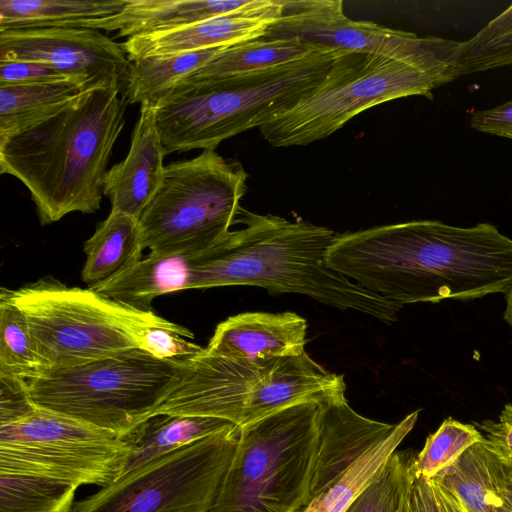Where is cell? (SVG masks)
Returning <instances> with one entry per match:
<instances>
[{
    "label": "cell",
    "instance_id": "52a82bcc",
    "mask_svg": "<svg viewBox=\"0 0 512 512\" xmlns=\"http://www.w3.org/2000/svg\"><path fill=\"white\" fill-rule=\"evenodd\" d=\"M2 288L25 315L43 370L141 349L147 329L178 325L50 275L14 290Z\"/></svg>",
    "mask_w": 512,
    "mask_h": 512
},
{
    "label": "cell",
    "instance_id": "f1b7e54d",
    "mask_svg": "<svg viewBox=\"0 0 512 512\" xmlns=\"http://www.w3.org/2000/svg\"><path fill=\"white\" fill-rule=\"evenodd\" d=\"M77 488L45 476L0 471V512H71Z\"/></svg>",
    "mask_w": 512,
    "mask_h": 512
},
{
    "label": "cell",
    "instance_id": "d6986e66",
    "mask_svg": "<svg viewBox=\"0 0 512 512\" xmlns=\"http://www.w3.org/2000/svg\"><path fill=\"white\" fill-rule=\"evenodd\" d=\"M251 0H127L118 13L85 20L78 27L106 32L118 31L121 37L179 29L215 16L238 10Z\"/></svg>",
    "mask_w": 512,
    "mask_h": 512
},
{
    "label": "cell",
    "instance_id": "83f0119b",
    "mask_svg": "<svg viewBox=\"0 0 512 512\" xmlns=\"http://www.w3.org/2000/svg\"><path fill=\"white\" fill-rule=\"evenodd\" d=\"M225 48V47H224ZM223 48L131 61L123 87L127 104H155L167 91L211 61Z\"/></svg>",
    "mask_w": 512,
    "mask_h": 512
},
{
    "label": "cell",
    "instance_id": "2e32d148",
    "mask_svg": "<svg viewBox=\"0 0 512 512\" xmlns=\"http://www.w3.org/2000/svg\"><path fill=\"white\" fill-rule=\"evenodd\" d=\"M345 390L340 388L318 402V445L306 503L344 475L395 427L357 413L349 405Z\"/></svg>",
    "mask_w": 512,
    "mask_h": 512
},
{
    "label": "cell",
    "instance_id": "8fae6325",
    "mask_svg": "<svg viewBox=\"0 0 512 512\" xmlns=\"http://www.w3.org/2000/svg\"><path fill=\"white\" fill-rule=\"evenodd\" d=\"M129 454L115 434L36 407L0 426V471L105 487L118 479Z\"/></svg>",
    "mask_w": 512,
    "mask_h": 512
},
{
    "label": "cell",
    "instance_id": "b9f144b4",
    "mask_svg": "<svg viewBox=\"0 0 512 512\" xmlns=\"http://www.w3.org/2000/svg\"><path fill=\"white\" fill-rule=\"evenodd\" d=\"M505 308L503 313V319L508 325L511 331V342H512V286L504 293Z\"/></svg>",
    "mask_w": 512,
    "mask_h": 512
},
{
    "label": "cell",
    "instance_id": "603a6c76",
    "mask_svg": "<svg viewBox=\"0 0 512 512\" xmlns=\"http://www.w3.org/2000/svg\"><path fill=\"white\" fill-rule=\"evenodd\" d=\"M419 412L416 410L396 423L385 439L370 449L344 475L309 500L299 512H345L381 473L414 428Z\"/></svg>",
    "mask_w": 512,
    "mask_h": 512
},
{
    "label": "cell",
    "instance_id": "836d02e7",
    "mask_svg": "<svg viewBox=\"0 0 512 512\" xmlns=\"http://www.w3.org/2000/svg\"><path fill=\"white\" fill-rule=\"evenodd\" d=\"M193 338V332L179 324L175 327H151L143 335L141 349L159 359H184L204 349L187 340Z\"/></svg>",
    "mask_w": 512,
    "mask_h": 512
},
{
    "label": "cell",
    "instance_id": "1f68e13d",
    "mask_svg": "<svg viewBox=\"0 0 512 512\" xmlns=\"http://www.w3.org/2000/svg\"><path fill=\"white\" fill-rule=\"evenodd\" d=\"M512 65V4L464 41L456 77Z\"/></svg>",
    "mask_w": 512,
    "mask_h": 512
},
{
    "label": "cell",
    "instance_id": "d6a6232c",
    "mask_svg": "<svg viewBox=\"0 0 512 512\" xmlns=\"http://www.w3.org/2000/svg\"><path fill=\"white\" fill-rule=\"evenodd\" d=\"M483 441V434L474 424H465L450 417L445 419L427 437L423 449L416 455L413 464L415 477L432 479L452 465L469 447Z\"/></svg>",
    "mask_w": 512,
    "mask_h": 512
},
{
    "label": "cell",
    "instance_id": "74e56055",
    "mask_svg": "<svg viewBox=\"0 0 512 512\" xmlns=\"http://www.w3.org/2000/svg\"><path fill=\"white\" fill-rule=\"evenodd\" d=\"M471 127L481 133L512 139V101L471 114Z\"/></svg>",
    "mask_w": 512,
    "mask_h": 512
},
{
    "label": "cell",
    "instance_id": "8992f818",
    "mask_svg": "<svg viewBox=\"0 0 512 512\" xmlns=\"http://www.w3.org/2000/svg\"><path fill=\"white\" fill-rule=\"evenodd\" d=\"M455 69L342 51L313 90L259 129L274 147L306 146L374 106L410 96L432 99L434 90L457 79Z\"/></svg>",
    "mask_w": 512,
    "mask_h": 512
},
{
    "label": "cell",
    "instance_id": "5bb4252c",
    "mask_svg": "<svg viewBox=\"0 0 512 512\" xmlns=\"http://www.w3.org/2000/svg\"><path fill=\"white\" fill-rule=\"evenodd\" d=\"M30 61L51 66L85 88L125 84L131 61L121 43L100 30L81 27L0 31V62Z\"/></svg>",
    "mask_w": 512,
    "mask_h": 512
},
{
    "label": "cell",
    "instance_id": "6da1fadb",
    "mask_svg": "<svg viewBox=\"0 0 512 512\" xmlns=\"http://www.w3.org/2000/svg\"><path fill=\"white\" fill-rule=\"evenodd\" d=\"M325 263L401 309L472 301L512 286V238L488 222L414 220L336 234Z\"/></svg>",
    "mask_w": 512,
    "mask_h": 512
},
{
    "label": "cell",
    "instance_id": "f35d334b",
    "mask_svg": "<svg viewBox=\"0 0 512 512\" xmlns=\"http://www.w3.org/2000/svg\"><path fill=\"white\" fill-rule=\"evenodd\" d=\"M410 512H445L433 484L423 478H414L409 496Z\"/></svg>",
    "mask_w": 512,
    "mask_h": 512
},
{
    "label": "cell",
    "instance_id": "277c9868",
    "mask_svg": "<svg viewBox=\"0 0 512 512\" xmlns=\"http://www.w3.org/2000/svg\"><path fill=\"white\" fill-rule=\"evenodd\" d=\"M342 51L322 49L264 70L180 81L153 104L166 154L215 150L226 139L260 128L313 90Z\"/></svg>",
    "mask_w": 512,
    "mask_h": 512
},
{
    "label": "cell",
    "instance_id": "30bf717a",
    "mask_svg": "<svg viewBox=\"0 0 512 512\" xmlns=\"http://www.w3.org/2000/svg\"><path fill=\"white\" fill-rule=\"evenodd\" d=\"M238 432L235 427L150 461L74 503L71 512H209Z\"/></svg>",
    "mask_w": 512,
    "mask_h": 512
},
{
    "label": "cell",
    "instance_id": "5b68a950",
    "mask_svg": "<svg viewBox=\"0 0 512 512\" xmlns=\"http://www.w3.org/2000/svg\"><path fill=\"white\" fill-rule=\"evenodd\" d=\"M183 359L129 349L25 379L36 406L125 439L150 418L182 375Z\"/></svg>",
    "mask_w": 512,
    "mask_h": 512
},
{
    "label": "cell",
    "instance_id": "e0dca14e",
    "mask_svg": "<svg viewBox=\"0 0 512 512\" xmlns=\"http://www.w3.org/2000/svg\"><path fill=\"white\" fill-rule=\"evenodd\" d=\"M307 321L294 312H245L219 323L209 353L245 361H267L305 352Z\"/></svg>",
    "mask_w": 512,
    "mask_h": 512
},
{
    "label": "cell",
    "instance_id": "f546056e",
    "mask_svg": "<svg viewBox=\"0 0 512 512\" xmlns=\"http://www.w3.org/2000/svg\"><path fill=\"white\" fill-rule=\"evenodd\" d=\"M416 455L395 451L377 478L345 512H409Z\"/></svg>",
    "mask_w": 512,
    "mask_h": 512
},
{
    "label": "cell",
    "instance_id": "ab89813d",
    "mask_svg": "<svg viewBox=\"0 0 512 512\" xmlns=\"http://www.w3.org/2000/svg\"><path fill=\"white\" fill-rule=\"evenodd\" d=\"M491 455L499 494L508 510L512 512V470L500 463L492 453Z\"/></svg>",
    "mask_w": 512,
    "mask_h": 512
},
{
    "label": "cell",
    "instance_id": "ffe728a7",
    "mask_svg": "<svg viewBox=\"0 0 512 512\" xmlns=\"http://www.w3.org/2000/svg\"><path fill=\"white\" fill-rule=\"evenodd\" d=\"M194 255L149 253L110 279L89 287L116 302L140 311H153L161 295L188 290Z\"/></svg>",
    "mask_w": 512,
    "mask_h": 512
},
{
    "label": "cell",
    "instance_id": "4dcf8cb0",
    "mask_svg": "<svg viewBox=\"0 0 512 512\" xmlns=\"http://www.w3.org/2000/svg\"><path fill=\"white\" fill-rule=\"evenodd\" d=\"M43 370L28 321L0 289V373L27 379Z\"/></svg>",
    "mask_w": 512,
    "mask_h": 512
},
{
    "label": "cell",
    "instance_id": "d4e9b609",
    "mask_svg": "<svg viewBox=\"0 0 512 512\" xmlns=\"http://www.w3.org/2000/svg\"><path fill=\"white\" fill-rule=\"evenodd\" d=\"M127 0H0V31L78 27L85 20L112 16Z\"/></svg>",
    "mask_w": 512,
    "mask_h": 512
},
{
    "label": "cell",
    "instance_id": "4fadbf2b",
    "mask_svg": "<svg viewBox=\"0 0 512 512\" xmlns=\"http://www.w3.org/2000/svg\"><path fill=\"white\" fill-rule=\"evenodd\" d=\"M275 360L231 359L211 354L204 348L183 359L181 379L152 416L214 417L237 427L256 422L261 419L260 393Z\"/></svg>",
    "mask_w": 512,
    "mask_h": 512
},
{
    "label": "cell",
    "instance_id": "8d00e7d4",
    "mask_svg": "<svg viewBox=\"0 0 512 512\" xmlns=\"http://www.w3.org/2000/svg\"><path fill=\"white\" fill-rule=\"evenodd\" d=\"M66 79L71 78L43 63L30 61L0 62V85H22Z\"/></svg>",
    "mask_w": 512,
    "mask_h": 512
},
{
    "label": "cell",
    "instance_id": "e575fe53",
    "mask_svg": "<svg viewBox=\"0 0 512 512\" xmlns=\"http://www.w3.org/2000/svg\"><path fill=\"white\" fill-rule=\"evenodd\" d=\"M36 407L25 379L0 373V426L23 419Z\"/></svg>",
    "mask_w": 512,
    "mask_h": 512
},
{
    "label": "cell",
    "instance_id": "9c48e42d",
    "mask_svg": "<svg viewBox=\"0 0 512 512\" xmlns=\"http://www.w3.org/2000/svg\"><path fill=\"white\" fill-rule=\"evenodd\" d=\"M248 173L213 149L165 166L163 182L139 219L142 248L164 255L202 253L241 224Z\"/></svg>",
    "mask_w": 512,
    "mask_h": 512
},
{
    "label": "cell",
    "instance_id": "d590c367",
    "mask_svg": "<svg viewBox=\"0 0 512 512\" xmlns=\"http://www.w3.org/2000/svg\"><path fill=\"white\" fill-rule=\"evenodd\" d=\"M474 425L483 434L489 451L512 470V403L504 405L497 421L486 419Z\"/></svg>",
    "mask_w": 512,
    "mask_h": 512
},
{
    "label": "cell",
    "instance_id": "4316f807",
    "mask_svg": "<svg viewBox=\"0 0 512 512\" xmlns=\"http://www.w3.org/2000/svg\"><path fill=\"white\" fill-rule=\"evenodd\" d=\"M86 89L71 79L0 85V140L54 113Z\"/></svg>",
    "mask_w": 512,
    "mask_h": 512
},
{
    "label": "cell",
    "instance_id": "44dd1931",
    "mask_svg": "<svg viewBox=\"0 0 512 512\" xmlns=\"http://www.w3.org/2000/svg\"><path fill=\"white\" fill-rule=\"evenodd\" d=\"M235 427L227 420L214 417L152 416L123 439L129 454L119 477L163 455Z\"/></svg>",
    "mask_w": 512,
    "mask_h": 512
},
{
    "label": "cell",
    "instance_id": "484cf974",
    "mask_svg": "<svg viewBox=\"0 0 512 512\" xmlns=\"http://www.w3.org/2000/svg\"><path fill=\"white\" fill-rule=\"evenodd\" d=\"M325 48L290 38H258L223 48L186 79L227 77L298 61Z\"/></svg>",
    "mask_w": 512,
    "mask_h": 512
},
{
    "label": "cell",
    "instance_id": "9a60e30c",
    "mask_svg": "<svg viewBox=\"0 0 512 512\" xmlns=\"http://www.w3.org/2000/svg\"><path fill=\"white\" fill-rule=\"evenodd\" d=\"M282 0L246 6L179 29L136 35L121 43L129 60L229 47L264 37L281 16Z\"/></svg>",
    "mask_w": 512,
    "mask_h": 512
},
{
    "label": "cell",
    "instance_id": "7a4b0ae2",
    "mask_svg": "<svg viewBox=\"0 0 512 512\" xmlns=\"http://www.w3.org/2000/svg\"><path fill=\"white\" fill-rule=\"evenodd\" d=\"M122 91L120 83L88 88L0 140V173L27 187L41 225L100 208L107 166L125 125Z\"/></svg>",
    "mask_w": 512,
    "mask_h": 512
},
{
    "label": "cell",
    "instance_id": "60d3db41",
    "mask_svg": "<svg viewBox=\"0 0 512 512\" xmlns=\"http://www.w3.org/2000/svg\"><path fill=\"white\" fill-rule=\"evenodd\" d=\"M433 486L445 512H467L456 496L440 486Z\"/></svg>",
    "mask_w": 512,
    "mask_h": 512
},
{
    "label": "cell",
    "instance_id": "7c38bea8",
    "mask_svg": "<svg viewBox=\"0 0 512 512\" xmlns=\"http://www.w3.org/2000/svg\"><path fill=\"white\" fill-rule=\"evenodd\" d=\"M264 38H295L320 48L390 57L425 65H456L464 41L419 37L348 18L341 0H282V13Z\"/></svg>",
    "mask_w": 512,
    "mask_h": 512
},
{
    "label": "cell",
    "instance_id": "cb8c5ba5",
    "mask_svg": "<svg viewBox=\"0 0 512 512\" xmlns=\"http://www.w3.org/2000/svg\"><path fill=\"white\" fill-rule=\"evenodd\" d=\"M429 481L456 496L467 512H510L499 494L485 439Z\"/></svg>",
    "mask_w": 512,
    "mask_h": 512
},
{
    "label": "cell",
    "instance_id": "3957f363",
    "mask_svg": "<svg viewBox=\"0 0 512 512\" xmlns=\"http://www.w3.org/2000/svg\"><path fill=\"white\" fill-rule=\"evenodd\" d=\"M335 236L331 229L307 221L244 209L240 226L219 244L193 256L189 289L257 286L275 294H303L341 310L395 322L400 307L326 265L325 254Z\"/></svg>",
    "mask_w": 512,
    "mask_h": 512
},
{
    "label": "cell",
    "instance_id": "ba28073f",
    "mask_svg": "<svg viewBox=\"0 0 512 512\" xmlns=\"http://www.w3.org/2000/svg\"><path fill=\"white\" fill-rule=\"evenodd\" d=\"M318 423V401H306L238 427L209 512H299L309 493Z\"/></svg>",
    "mask_w": 512,
    "mask_h": 512
},
{
    "label": "cell",
    "instance_id": "7402d4cb",
    "mask_svg": "<svg viewBox=\"0 0 512 512\" xmlns=\"http://www.w3.org/2000/svg\"><path fill=\"white\" fill-rule=\"evenodd\" d=\"M142 251L139 220L111 210L84 243L81 279L88 288L102 283L141 259Z\"/></svg>",
    "mask_w": 512,
    "mask_h": 512
},
{
    "label": "cell",
    "instance_id": "ac0fdd59",
    "mask_svg": "<svg viewBox=\"0 0 512 512\" xmlns=\"http://www.w3.org/2000/svg\"><path fill=\"white\" fill-rule=\"evenodd\" d=\"M165 155L153 104L144 102L126 158L112 166L105 176L104 195L110 199L111 210L140 219L163 182Z\"/></svg>",
    "mask_w": 512,
    "mask_h": 512
},
{
    "label": "cell",
    "instance_id": "7bdbcfd3",
    "mask_svg": "<svg viewBox=\"0 0 512 512\" xmlns=\"http://www.w3.org/2000/svg\"><path fill=\"white\" fill-rule=\"evenodd\" d=\"M409 512H410V510H409Z\"/></svg>",
    "mask_w": 512,
    "mask_h": 512
}]
</instances>
